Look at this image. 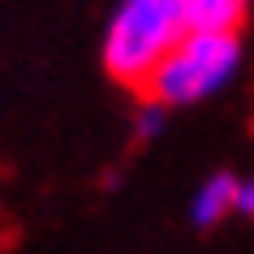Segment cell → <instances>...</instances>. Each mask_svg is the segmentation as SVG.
Listing matches in <instances>:
<instances>
[{"mask_svg":"<svg viewBox=\"0 0 254 254\" xmlns=\"http://www.w3.org/2000/svg\"><path fill=\"white\" fill-rule=\"evenodd\" d=\"M186 35V0H121L104 35V69L121 86L142 91Z\"/></svg>","mask_w":254,"mask_h":254,"instance_id":"6da1fadb","label":"cell"},{"mask_svg":"<svg viewBox=\"0 0 254 254\" xmlns=\"http://www.w3.org/2000/svg\"><path fill=\"white\" fill-rule=\"evenodd\" d=\"M237 69H241V39L237 35L190 30L186 39L155 65V73H151V82L142 91H147V99H155L164 108L198 104V99L215 95L220 86H228Z\"/></svg>","mask_w":254,"mask_h":254,"instance_id":"7a4b0ae2","label":"cell"},{"mask_svg":"<svg viewBox=\"0 0 254 254\" xmlns=\"http://www.w3.org/2000/svg\"><path fill=\"white\" fill-rule=\"evenodd\" d=\"M237 190H241V181L233 173L207 177V181L198 186V194H194V202H190V220H194L198 228L220 224L228 211H237Z\"/></svg>","mask_w":254,"mask_h":254,"instance_id":"3957f363","label":"cell"},{"mask_svg":"<svg viewBox=\"0 0 254 254\" xmlns=\"http://www.w3.org/2000/svg\"><path fill=\"white\" fill-rule=\"evenodd\" d=\"M250 0H186V26L207 35H237Z\"/></svg>","mask_w":254,"mask_h":254,"instance_id":"277c9868","label":"cell"},{"mask_svg":"<svg viewBox=\"0 0 254 254\" xmlns=\"http://www.w3.org/2000/svg\"><path fill=\"white\" fill-rule=\"evenodd\" d=\"M164 112H168L164 104L147 99V104L138 108V125H134V134H138V138H155V134L164 129Z\"/></svg>","mask_w":254,"mask_h":254,"instance_id":"5b68a950","label":"cell"},{"mask_svg":"<svg viewBox=\"0 0 254 254\" xmlns=\"http://www.w3.org/2000/svg\"><path fill=\"white\" fill-rule=\"evenodd\" d=\"M237 211H241V215H254V177H250V181H241V190H237Z\"/></svg>","mask_w":254,"mask_h":254,"instance_id":"8992f818","label":"cell"}]
</instances>
